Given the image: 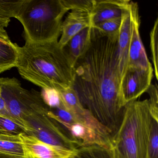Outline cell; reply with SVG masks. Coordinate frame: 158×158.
Segmentation results:
<instances>
[{"mask_svg": "<svg viewBox=\"0 0 158 158\" xmlns=\"http://www.w3.org/2000/svg\"><path fill=\"white\" fill-rule=\"evenodd\" d=\"M73 158H81L80 157V156L77 154V153L74 156Z\"/></svg>", "mask_w": 158, "mask_h": 158, "instance_id": "obj_26", "label": "cell"}, {"mask_svg": "<svg viewBox=\"0 0 158 158\" xmlns=\"http://www.w3.org/2000/svg\"><path fill=\"white\" fill-rule=\"evenodd\" d=\"M148 158H158V121L152 118L148 146Z\"/></svg>", "mask_w": 158, "mask_h": 158, "instance_id": "obj_19", "label": "cell"}, {"mask_svg": "<svg viewBox=\"0 0 158 158\" xmlns=\"http://www.w3.org/2000/svg\"><path fill=\"white\" fill-rule=\"evenodd\" d=\"M58 93L64 107L73 114L77 123L90 127L102 136L111 141V136L109 131L88 110L82 106L73 87L61 89Z\"/></svg>", "mask_w": 158, "mask_h": 158, "instance_id": "obj_6", "label": "cell"}, {"mask_svg": "<svg viewBox=\"0 0 158 158\" xmlns=\"http://www.w3.org/2000/svg\"><path fill=\"white\" fill-rule=\"evenodd\" d=\"M48 115L60 126L69 138L74 141L78 148L98 145L107 149L109 151L110 141L90 127L79 123H69L64 122L51 110L48 112Z\"/></svg>", "mask_w": 158, "mask_h": 158, "instance_id": "obj_8", "label": "cell"}, {"mask_svg": "<svg viewBox=\"0 0 158 158\" xmlns=\"http://www.w3.org/2000/svg\"><path fill=\"white\" fill-rule=\"evenodd\" d=\"M25 0H0V37L8 42H12L5 28L12 18H15Z\"/></svg>", "mask_w": 158, "mask_h": 158, "instance_id": "obj_15", "label": "cell"}, {"mask_svg": "<svg viewBox=\"0 0 158 158\" xmlns=\"http://www.w3.org/2000/svg\"><path fill=\"white\" fill-rule=\"evenodd\" d=\"M20 137L23 145L34 158H73L77 153V150L73 151L51 145L25 133L20 134Z\"/></svg>", "mask_w": 158, "mask_h": 158, "instance_id": "obj_10", "label": "cell"}, {"mask_svg": "<svg viewBox=\"0 0 158 158\" xmlns=\"http://www.w3.org/2000/svg\"><path fill=\"white\" fill-rule=\"evenodd\" d=\"M153 69L128 67L121 82V92L126 104L137 100L151 85Z\"/></svg>", "mask_w": 158, "mask_h": 158, "instance_id": "obj_7", "label": "cell"}, {"mask_svg": "<svg viewBox=\"0 0 158 158\" xmlns=\"http://www.w3.org/2000/svg\"><path fill=\"white\" fill-rule=\"evenodd\" d=\"M19 47L13 42L5 43L0 41V73L16 67Z\"/></svg>", "mask_w": 158, "mask_h": 158, "instance_id": "obj_16", "label": "cell"}, {"mask_svg": "<svg viewBox=\"0 0 158 158\" xmlns=\"http://www.w3.org/2000/svg\"><path fill=\"white\" fill-rule=\"evenodd\" d=\"M130 2L123 11L118 36V59L121 82L128 68V56L132 31Z\"/></svg>", "mask_w": 158, "mask_h": 158, "instance_id": "obj_11", "label": "cell"}, {"mask_svg": "<svg viewBox=\"0 0 158 158\" xmlns=\"http://www.w3.org/2000/svg\"><path fill=\"white\" fill-rule=\"evenodd\" d=\"M18 50L16 67L23 78L43 90L58 91L73 87L74 66L58 40L41 43L26 41Z\"/></svg>", "mask_w": 158, "mask_h": 158, "instance_id": "obj_2", "label": "cell"}, {"mask_svg": "<svg viewBox=\"0 0 158 158\" xmlns=\"http://www.w3.org/2000/svg\"><path fill=\"white\" fill-rule=\"evenodd\" d=\"M71 11L61 26L59 45L64 48L71 39L83 29L92 27L91 11L94 0H67Z\"/></svg>", "mask_w": 158, "mask_h": 158, "instance_id": "obj_5", "label": "cell"}, {"mask_svg": "<svg viewBox=\"0 0 158 158\" xmlns=\"http://www.w3.org/2000/svg\"><path fill=\"white\" fill-rule=\"evenodd\" d=\"M69 11L66 0H25L15 18L23 26L26 42L46 43L58 40Z\"/></svg>", "mask_w": 158, "mask_h": 158, "instance_id": "obj_4", "label": "cell"}, {"mask_svg": "<svg viewBox=\"0 0 158 158\" xmlns=\"http://www.w3.org/2000/svg\"><path fill=\"white\" fill-rule=\"evenodd\" d=\"M0 158H23L18 156H13V155H9V154L0 153Z\"/></svg>", "mask_w": 158, "mask_h": 158, "instance_id": "obj_24", "label": "cell"}, {"mask_svg": "<svg viewBox=\"0 0 158 158\" xmlns=\"http://www.w3.org/2000/svg\"><path fill=\"white\" fill-rule=\"evenodd\" d=\"M0 131L15 135L25 133L23 129L15 123L2 117H0Z\"/></svg>", "mask_w": 158, "mask_h": 158, "instance_id": "obj_22", "label": "cell"}, {"mask_svg": "<svg viewBox=\"0 0 158 158\" xmlns=\"http://www.w3.org/2000/svg\"><path fill=\"white\" fill-rule=\"evenodd\" d=\"M0 117L8 119L13 122L12 118L8 111L5 101L2 97L1 86H0Z\"/></svg>", "mask_w": 158, "mask_h": 158, "instance_id": "obj_23", "label": "cell"}, {"mask_svg": "<svg viewBox=\"0 0 158 158\" xmlns=\"http://www.w3.org/2000/svg\"><path fill=\"white\" fill-rule=\"evenodd\" d=\"M0 41H1V42H3V43H12V42H8V41H6V40L2 38L1 37H0Z\"/></svg>", "mask_w": 158, "mask_h": 158, "instance_id": "obj_25", "label": "cell"}, {"mask_svg": "<svg viewBox=\"0 0 158 158\" xmlns=\"http://www.w3.org/2000/svg\"><path fill=\"white\" fill-rule=\"evenodd\" d=\"M77 153L81 158H112L107 149L98 145L80 147Z\"/></svg>", "mask_w": 158, "mask_h": 158, "instance_id": "obj_18", "label": "cell"}, {"mask_svg": "<svg viewBox=\"0 0 158 158\" xmlns=\"http://www.w3.org/2000/svg\"><path fill=\"white\" fill-rule=\"evenodd\" d=\"M147 92L149 96L148 101L152 117L158 121V91L157 84L155 85H151Z\"/></svg>", "mask_w": 158, "mask_h": 158, "instance_id": "obj_21", "label": "cell"}, {"mask_svg": "<svg viewBox=\"0 0 158 158\" xmlns=\"http://www.w3.org/2000/svg\"><path fill=\"white\" fill-rule=\"evenodd\" d=\"M130 9L132 31L128 52V67L148 69L152 66L147 57L139 34L140 18L137 3L130 1Z\"/></svg>", "mask_w": 158, "mask_h": 158, "instance_id": "obj_9", "label": "cell"}, {"mask_svg": "<svg viewBox=\"0 0 158 158\" xmlns=\"http://www.w3.org/2000/svg\"><path fill=\"white\" fill-rule=\"evenodd\" d=\"M148 99L126 104L121 125L112 137V158H148L152 121Z\"/></svg>", "mask_w": 158, "mask_h": 158, "instance_id": "obj_3", "label": "cell"}, {"mask_svg": "<svg viewBox=\"0 0 158 158\" xmlns=\"http://www.w3.org/2000/svg\"><path fill=\"white\" fill-rule=\"evenodd\" d=\"M0 153L23 158H34L22 143L20 134L15 135L1 131Z\"/></svg>", "mask_w": 158, "mask_h": 158, "instance_id": "obj_13", "label": "cell"}, {"mask_svg": "<svg viewBox=\"0 0 158 158\" xmlns=\"http://www.w3.org/2000/svg\"><path fill=\"white\" fill-rule=\"evenodd\" d=\"M122 17L100 22L91 27L102 36L110 37L119 34Z\"/></svg>", "mask_w": 158, "mask_h": 158, "instance_id": "obj_17", "label": "cell"}, {"mask_svg": "<svg viewBox=\"0 0 158 158\" xmlns=\"http://www.w3.org/2000/svg\"><path fill=\"white\" fill-rule=\"evenodd\" d=\"M91 27L85 28L74 36L67 44L66 46L69 48L66 50L74 67L77 60L89 47L91 41Z\"/></svg>", "mask_w": 158, "mask_h": 158, "instance_id": "obj_14", "label": "cell"}, {"mask_svg": "<svg viewBox=\"0 0 158 158\" xmlns=\"http://www.w3.org/2000/svg\"><path fill=\"white\" fill-rule=\"evenodd\" d=\"M158 18H156L150 32V47L154 67V74L158 79Z\"/></svg>", "mask_w": 158, "mask_h": 158, "instance_id": "obj_20", "label": "cell"}, {"mask_svg": "<svg viewBox=\"0 0 158 158\" xmlns=\"http://www.w3.org/2000/svg\"><path fill=\"white\" fill-rule=\"evenodd\" d=\"M130 1L94 0L91 11L92 27L100 22L122 17L123 10Z\"/></svg>", "mask_w": 158, "mask_h": 158, "instance_id": "obj_12", "label": "cell"}, {"mask_svg": "<svg viewBox=\"0 0 158 158\" xmlns=\"http://www.w3.org/2000/svg\"><path fill=\"white\" fill-rule=\"evenodd\" d=\"M118 36H102L92 27L90 45L74 67L73 87L80 103L111 137L121 125L126 105L121 92Z\"/></svg>", "mask_w": 158, "mask_h": 158, "instance_id": "obj_1", "label": "cell"}]
</instances>
